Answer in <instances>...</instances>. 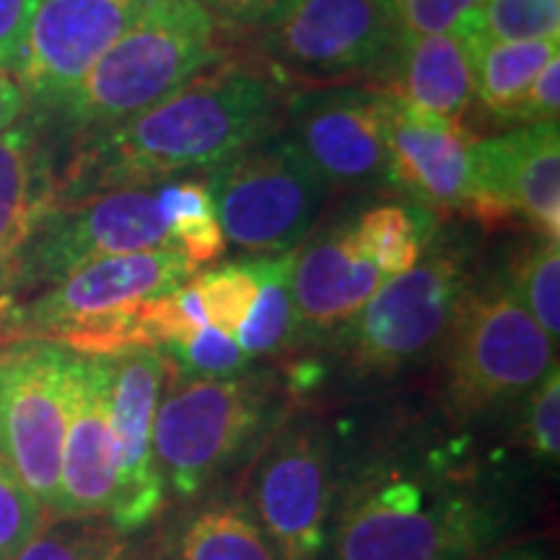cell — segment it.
Instances as JSON below:
<instances>
[{"instance_id": "6da1fadb", "label": "cell", "mask_w": 560, "mask_h": 560, "mask_svg": "<svg viewBox=\"0 0 560 560\" xmlns=\"http://www.w3.org/2000/svg\"><path fill=\"white\" fill-rule=\"evenodd\" d=\"M278 117L276 81L244 62L219 60L153 107L86 132L58 182V200L213 170L278 130Z\"/></svg>"}, {"instance_id": "7a4b0ae2", "label": "cell", "mask_w": 560, "mask_h": 560, "mask_svg": "<svg viewBox=\"0 0 560 560\" xmlns=\"http://www.w3.org/2000/svg\"><path fill=\"white\" fill-rule=\"evenodd\" d=\"M506 527L501 503L478 490L376 467L348 490L332 560H478Z\"/></svg>"}, {"instance_id": "3957f363", "label": "cell", "mask_w": 560, "mask_h": 560, "mask_svg": "<svg viewBox=\"0 0 560 560\" xmlns=\"http://www.w3.org/2000/svg\"><path fill=\"white\" fill-rule=\"evenodd\" d=\"M179 249H149L104 257L73 270L19 310L0 317V340H50L86 355L140 348L138 330L151 299L195 276Z\"/></svg>"}, {"instance_id": "277c9868", "label": "cell", "mask_w": 560, "mask_h": 560, "mask_svg": "<svg viewBox=\"0 0 560 560\" xmlns=\"http://www.w3.org/2000/svg\"><path fill=\"white\" fill-rule=\"evenodd\" d=\"M221 58L219 24L195 0H153L58 112L83 136L112 128L159 104Z\"/></svg>"}, {"instance_id": "5b68a950", "label": "cell", "mask_w": 560, "mask_h": 560, "mask_svg": "<svg viewBox=\"0 0 560 560\" xmlns=\"http://www.w3.org/2000/svg\"><path fill=\"white\" fill-rule=\"evenodd\" d=\"M276 410L265 374L172 382L153 418V457L164 486L192 501L260 444Z\"/></svg>"}, {"instance_id": "8992f818", "label": "cell", "mask_w": 560, "mask_h": 560, "mask_svg": "<svg viewBox=\"0 0 560 560\" xmlns=\"http://www.w3.org/2000/svg\"><path fill=\"white\" fill-rule=\"evenodd\" d=\"M556 359V342L506 285L467 289L450 327L446 395L462 418L527 397Z\"/></svg>"}, {"instance_id": "52a82bcc", "label": "cell", "mask_w": 560, "mask_h": 560, "mask_svg": "<svg viewBox=\"0 0 560 560\" xmlns=\"http://www.w3.org/2000/svg\"><path fill=\"white\" fill-rule=\"evenodd\" d=\"M202 185L213 198L223 236L260 255H283L310 234L327 182L289 132L272 130L223 164Z\"/></svg>"}, {"instance_id": "ba28073f", "label": "cell", "mask_w": 560, "mask_h": 560, "mask_svg": "<svg viewBox=\"0 0 560 560\" xmlns=\"http://www.w3.org/2000/svg\"><path fill=\"white\" fill-rule=\"evenodd\" d=\"M149 249H174L156 190L112 187L58 200L13 262V289H50L83 265Z\"/></svg>"}, {"instance_id": "9c48e42d", "label": "cell", "mask_w": 560, "mask_h": 560, "mask_svg": "<svg viewBox=\"0 0 560 560\" xmlns=\"http://www.w3.org/2000/svg\"><path fill=\"white\" fill-rule=\"evenodd\" d=\"M470 289L459 249L441 244L423 262L387 278L353 319L340 327L359 374H395L423 359L450 330Z\"/></svg>"}, {"instance_id": "30bf717a", "label": "cell", "mask_w": 560, "mask_h": 560, "mask_svg": "<svg viewBox=\"0 0 560 560\" xmlns=\"http://www.w3.org/2000/svg\"><path fill=\"white\" fill-rule=\"evenodd\" d=\"M70 353L50 340L0 346V459L50 516L60 493Z\"/></svg>"}, {"instance_id": "8fae6325", "label": "cell", "mask_w": 560, "mask_h": 560, "mask_svg": "<svg viewBox=\"0 0 560 560\" xmlns=\"http://www.w3.org/2000/svg\"><path fill=\"white\" fill-rule=\"evenodd\" d=\"M255 47L278 75L348 79L387 68L395 32L382 0H280Z\"/></svg>"}, {"instance_id": "7c38bea8", "label": "cell", "mask_w": 560, "mask_h": 560, "mask_svg": "<svg viewBox=\"0 0 560 560\" xmlns=\"http://www.w3.org/2000/svg\"><path fill=\"white\" fill-rule=\"evenodd\" d=\"M332 439L317 420L270 433L252 472V509L280 560H319L332 516Z\"/></svg>"}, {"instance_id": "4fadbf2b", "label": "cell", "mask_w": 560, "mask_h": 560, "mask_svg": "<svg viewBox=\"0 0 560 560\" xmlns=\"http://www.w3.org/2000/svg\"><path fill=\"white\" fill-rule=\"evenodd\" d=\"M387 115L384 89H310L285 104V132L327 187H392Z\"/></svg>"}, {"instance_id": "5bb4252c", "label": "cell", "mask_w": 560, "mask_h": 560, "mask_svg": "<svg viewBox=\"0 0 560 560\" xmlns=\"http://www.w3.org/2000/svg\"><path fill=\"white\" fill-rule=\"evenodd\" d=\"M145 9L140 0H42L13 62L19 86L42 107L60 109Z\"/></svg>"}, {"instance_id": "9a60e30c", "label": "cell", "mask_w": 560, "mask_h": 560, "mask_svg": "<svg viewBox=\"0 0 560 560\" xmlns=\"http://www.w3.org/2000/svg\"><path fill=\"white\" fill-rule=\"evenodd\" d=\"M109 420L117 446V501L109 520L132 532L156 520L166 486L153 457V418L170 363L159 348H125L109 353Z\"/></svg>"}, {"instance_id": "2e32d148", "label": "cell", "mask_w": 560, "mask_h": 560, "mask_svg": "<svg viewBox=\"0 0 560 560\" xmlns=\"http://www.w3.org/2000/svg\"><path fill=\"white\" fill-rule=\"evenodd\" d=\"M475 221L524 219L540 236H560V128L535 122L475 140Z\"/></svg>"}, {"instance_id": "e0dca14e", "label": "cell", "mask_w": 560, "mask_h": 560, "mask_svg": "<svg viewBox=\"0 0 560 560\" xmlns=\"http://www.w3.org/2000/svg\"><path fill=\"white\" fill-rule=\"evenodd\" d=\"M117 501V446L109 420V359L70 353L58 520L109 516Z\"/></svg>"}, {"instance_id": "ac0fdd59", "label": "cell", "mask_w": 560, "mask_h": 560, "mask_svg": "<svg viewBox=\"0 0 560 560\" xmlns=\"http://www.w3.org/2000/svg\"><path fill=\"white\" fill-rule=\"evenodd\" d=\"M475 140L465 125L423 115L389 94V185L410 195L416 206L475 219Z\"/></svg>"}, {"instance_id": "d6986e66", "label": "cell", "mask_w": 560, "mask_h": 560, "mask_svg": "<svg viewBox=\"0 0 560 560\" xmlns=\"http://www.w3.org/2000/svg\"><path fill=\"white\" fill-rule=\"evenodd\" d=\"M387 276L363 255L350 223L330 229L293 255V301L299 332L340 330L369 304Z\"/></svg>"}, {"instance_id": "ffe728a7", "label": "cell", "mask_w": 560, "mask_h": 560, "mask_svg": "<svg viewBox=\"0 0 560 560\" xmlns=\"http://www.w3.org/2000/svg\"><path fill=\"white\" fill-rule=\"evenodd\" d=\"M384 70L392 96L423 115L462 125L475 96V50L465 34L397 42Z\"/></svg>"}, {"instance_id": "44dd1931", "label": "cell", "mask_w": 560, "mask_h": 560, "mask_svg": "<svg viewBox=\"0 0 560 560\" xmlns=\"http://www.w3.org/2000/svg\"><path fill=\"white\" fill-rule=\"evenodd\" d=\"M58 202V182L32 128L0 132V255L16 262L32 231Z\"/></svg>"}, {"instance_id": "7402d4cb", "label": "cell", "mask_w": 560, "mask_h": 560, "mask_svg": "<svg viewBox=\"0 0 560 560\" xmlns=\"http://www.w3.org/2000/svg\"><path fill=\"white\" fill-rule=\"evenodd\" d=\"M293 255L296 252L255 260L257 293L247 317L234 335L247 359H268V355L283 353L299 335L296 301H293L291 283Z\"/></svg>"}, {"instance_id": "603a6c76", "label": "cell", "mask_w": 560, "mask_h": 560, "mask_svg": "<svg viewBox=\"0 0 560 560\" xmlns=\"http://www.w3.org/2000/svg\"><path fill=\"white\" fill-rule=\"evenodd\" d=\"M470 42L475 50V94L499 120H506L529 83L550 60L558 58L560 50V39Z\"/></svg>"}, {"instance_id": "cb8c5ba5", "label": "cell", "mask_w": 560, "mask_h": 560, "mask_svg": "<svg viewBox=\"0 0 560 560\" xmlns=\"http://www.w3.org/2000/svg\"><path fill=\"white\" fill-rule=\"evenodd\" d=\"M177 560H280L244 503H210L179 532Z\"/></svg>"}, {"instance_id": "d4e9b609", "label": "cell", "mask_w": 560, "mask_h": 560, "mask_svg": "<svg viewBox=\"0 0 560 560\" xmlns=\"http://www.w3.org/2000/svg\"><path fill=\"white\" fill-rule=\"evenodd\" d=\"M355 244L387 278L420 262L436 231V213L420 206H376L350 223Z\"/></svg>"}, {"instance_id": "484cf974", "label": "cell", "mask_w": 560, "mask_h": 560, "mask_svg": "<svg viewBox=\"0 0 560 560\" xmlns=\"http://www.w3.org/2000/svg\"><path fill=\"white\" fill-rule=\"evenodd\" d=\"M156 200L170 226L174 249L185 252L195 265L219 260L226 247V236L215 215L213 198L202 182H164L156 190Z\"/></svg>"}, {"instance_id": "4316f807", "label": "cell", "mask_w": 560, "mask_h": 560, "mask_svg": "<svg viewBox=\"0 0 560 560\" xmlns=\"http://www.w3.org/2000/svg\"><path fill=\"white\" fill-rule=\"evenodd\" d=\"M506 289L514 293L552 342L560 338V249L537 234L511 257Z\"/></svg>"}, {"instance_id": "83f0119b", "label": "cell", "mask_w": 560, "mask_h": 560, "mask_svg": "<svg viewBox=\"0 0 560 560\" xmlns=\"http://www.w3.org/2000/svg\"><path fill=\"white\" fill-rule=\"evenodd\" d=\"M478 42L560 37V0H482L465 32Z\"/></svg>"}, {"instance_id": "f1b7e54d", "label": "cell", "mask_w": 560, "mask_h": 560, "mask_svg": "<svg viewBox=\"0 0 560 560\" xmlns=\"http://www.w3.org/2000/svg\"><path fill=\"white\" fill-rule=\"evenodd\" d=\"M125 532L96 516L42 529L16 560H128Z\"/></svg>"}, {"instance_id": "f546056e", "label": "cell", "mask_w": 560, "mask_h": 560, "mask_svg": "<svg viewBox=\"0 0 560 560\" xmlns=\"http://www.w3.org/2000/svg\"><path fill=\"white\" fill-rule=\"evenodd\" d=\"M159 350L166 355L172 374H179L182 382L226 380V376L242 374L249 363L234 335L215 330L210 325L166 342Z\"/></svg>"}, {"instance_id": "4dcf8cb0", "label": "cell", "mask_w": 560, "mask_h": 560, "mask_svg": "<svg viewBox=\"0 0 560 560\" xmlns=\"http://www.w3.org/2000/svg\"><path fill=\"white\" fill-rule=\"evenodd\" d=\"M192 283L200 293L208 325L226 335H236L257 293L255 260L231 262L223 268L198 272V276H192Z\"/></svg>"}, {"instance_id": "1f68e13d", "label": "cell", "mask_w": 560, "mask_h": 560, "mask_svg": "<svg viewBox=\"0 0 560 560\" xmlns=\"http://www.w3.org/2000/svg\"><path fill=\"white\" fill-rule=\"evenodd\" d=\"M395 45L431 34L465 32L482 0H382Z\"/></svg>"}, {"instance_id": "d6a6232c", "label": "cell", "mask_w": 560, "mask_h": 560, "mask_svg": "<svg viewBox=\"0 0 560 560\" xmlns=\"http://www.w3.org/2000/svg\"><path fill=\"white\" fill-rule=\"evenodd\" d=\"M47 511L32 490L0 459V560H16L21 550L45 529Z\"/></svg>"}, {"instance_id": "836d02e7", "label": "cell", "mask_w": 560, "mask_h": 560, "mask_svg": "<svg viewBox=\"0 0 560 560\" xmlns=\"http://www.w3.org/2000/svg\"><path fill=\"white\" fill-rule=\"evenodd\" d=\"M529 446L542 459L558 462L560 454V374L552 363L542 382L529 392L527 408Z\"/></svg>"}, {"instance_id": "e575fe53", "label": "cell", "mask_w": 560, "mask_h": 560, "mask_svg": "<svg viewBox=\"0 0 560 560\" xmlns=\"http://www.w3.org/2000/svg\"><path fill=\"white\" fill-rule=\"evenodd\" d=\"M560 109V58L550 60L537 79L529 83V89L520 96L514 109L509 112L506 120L511 122H558Z\"/></svg>"}, {"instance_id": "d590c367", "label": "cell", "mask_w": 560, "mask_h": 560, "mask_svg": "<svg viewBox=\"0 0 560 560\" xmlns=\"http://www.w3.org/2000/svg\"><path fill=\"white\" fill-rule=\"evenodd\" d=\"M42 0H0V66L13 68Z\"/></svg>"}, {"instance_id": "8d00e7d4", "label": "cell", "mask_w": 560, "mask_h": 560, "mask_svg": "<svg viewBox=\"0 0 560 560\" xmlns=\"http://www.w3.org/2000/svg\"><path fill=\"white\" fill-rule=\"evenodd\" d=\"M215 24L229 30H257L280 0H195Z\"/></svg>"}, {"instance_id": "74e56055", "label": "cell", "mask_w": 560, "mask_h": 560, "mask_svg": "<svg viewBox=\"0 0 560 560\" xmlns=\"http://www.w3.org/2000/svg\"><path fill=\"white\" fill-rule=\"evenodd\" d=\"M26 107V94L19 86L16 75L11 73V68L0 66V132L13 128L19 122V117L24 115Z\"/></svg>"}, {"instance_id": "f35d334b", "label": "cell", "mask_w": 560, "mask_h": 560, "mask_svg": "<svg viewBox=\"0 0 560 560\" xmlns=\"http://www.w3.org/2000/svg\"><path fill=\"white\" fill-rule=\"evenodd\" d=\"M478 560H550L548 550L540 542H524V545H514V548H503L495 552H486V556Z\"/></svg>"}, {"instance_id": "ab89813d", "label": "cell", "mask_w": 560, "mask_h": 560, "mask_svg": "<svg viewBox=\"0 0 560 560\" xmlns=\"http://www.w3.org/2000/svg\"><path fill=\"white\" fill-rule=\"evenodd\" d=\"M11 285H13V262L5 255H0V304H3L5 299H11L9 296Z\"/></svg>"}, {"instance_id": "60d3db41", "label": "cell", "mask_w": 560, "mask_h": 560, "mask_svg": "<svg viewBox=\"0 0 560 560\" xmlns=\"http://www.w3.org/2000/svg\"><path fill=\"white\" fill-rule=\"evenodd\" d=\"M9 306H11V299H5V301H3V304H0V317H3V312H5V310H9Z\"/></svg>"}, {"instance_id": "b9f144b4", "label": "cell", "mask_w": 560, "mask_h": 560, "mask_svg": "<svg viewBox=\"0 0 560 560\" xmlns=\"http://www.w3.org/2000/svg\"><path fill=\"white\" fill-rule=\"evenodd\" d=\"M140 3H153V0H140Z\"/></svg>"}]
</instances>
